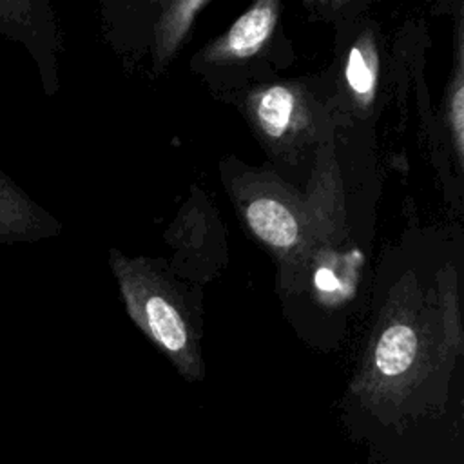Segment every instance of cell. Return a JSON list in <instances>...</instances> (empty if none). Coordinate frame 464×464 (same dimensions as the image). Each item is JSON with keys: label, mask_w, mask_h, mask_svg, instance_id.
<instances>
[{"label": "cell", "mask_w": 464, "mask_h": 464, "mask_svg": "<svg viewBox=\"0 0 464 464\" xmlns=\"http://www.w3.org/2000/svg\"><path fill=\"white\" fill-rule=\"evenodd\" d=\"M464 91H462V85L459 83L457 89H455V94H453V102H451V123H453V129H455V138H457V149H459V154L462 152V130H464Z\"/></svg>", "instance_id": "7"}, {"label": "cell", "mask_w": 464, "mask_h": 464, "mask_svg": "<svg viewBox=\"0 0 464 464\" xmlns=\"http://www.w3.org/2000/svg\"><path fill=\"white\" fill-rule=\"evenodd\" d=\"M417 335L410 326H390L377 343L375 368L384 379H397L404 375L417 355Z\"/></svg>", "instance_id": "2"}, {"label": "cell", "mask_w": 464, "mask_h": 464, "mask_svg": "<svg viewBox=\"0 0 464 464\" xmlns=\"http://www.w3.org/2000/svg\"><path fill=\"white\" fill-rule=\"evenodd\" d=\"M276 4L259 2L248 9L228 31L227 45L237 56H250L256 53L276 24Z\"/></svg>", "instance_id": "3"}, {"label": "cell", "mask_w": 464, "mask_h": 464, "mask_svg": "<svg viewBox=\"0 0 464 464\" xmlns=\"http://www.w3.org/2000/svg\"><path fill=\"white\" fill-rule=\"evenodd\" d=\"M372 56L359 45H355L348 54L346 80L357 94H370L375 85V67L370 60Z\"/></svg>", "instance_id": "6"}, {"label": "cell", "mask_w": 464, "mask_h": 464, "mask_svg": "<svg viewBox=\"0 0 464 464\" xmlns=\"http://www.w3.org/2000/svg\"><path fill=\"white\" fill-rule=\"evenodd\" d=\"M143 310L152 337L169 352L181 353L187 346V328L178 310L160 295H150Z\"/></svg>", "instance_id": "4"}, {"label": "cell", "mask_w": 464, "mask_h": 464, "mask_svg": "<svg viewBox=\"0 0 464 464\" xmlns=\"http://www.w3.org/2000/svg\"><path fill=\"white\" fill-rule=\"evenodd\" d=\"M315 285L323 290V292H334L339 288V281L335 279V276L328 270V268H319L315 274Z\"/></svg>", "instance_id": "8"}, {"label": "cell", "mask_w": 464, "mask_h": 464, "mask_svg": "<svg viewBox=\"0 0 464 464\" xmlns=\"http://www.w3.org/2000/svg\"><path fill=\"white\" fill-rule=\"evenodd\" d=\"M252 230L268 245L286 248L297 239V223L286 207L276 199H256L246 208Z\"/></svg>", "instance_id": "1"}, {"label": "cell", "mask_w": 464, "mask_h": 464, "mask_svg": "<svg viewBox=\"0 0 464 464\" xmlns=\"http://www.w3.org/2000/svg\"><path fill=\"white\" fill-rule=\"evenodd\" d=\"M257 112L263 127L270 136H281L290 125L294 112V96L285 87H270L263 92Z\"/></svg>", "instance_id": "5"}]
</instances>
